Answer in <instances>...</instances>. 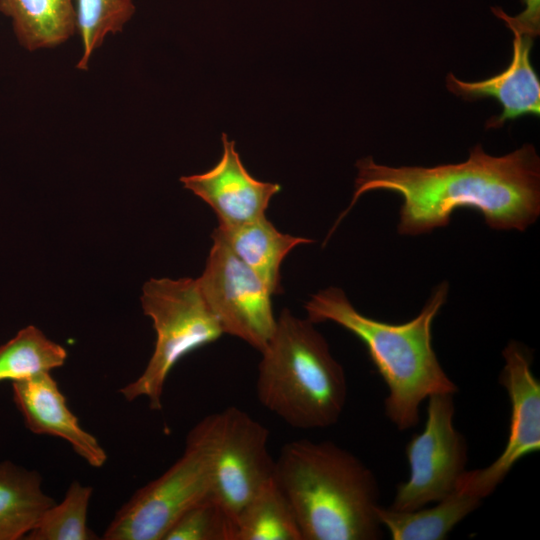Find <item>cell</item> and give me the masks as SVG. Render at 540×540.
Segmentation results:
<instances>
[{"instance_id":"6da1fadb","label":"cell","mask_w":540,"mask_h":540,"mask_svg":"<svg viewBox=\"0 0 540 540\" xmlns=\"http://www.w3.org/2000/svg\"><path fill=\"white\" fill-rule=\"evenodd\" d=\"M358 174L348 208L361 195L386 190L403 198L398 232L419 235L449 224L458 208L479 211L496 230L524 231L540 214V159L531 144L505 155L487 154L481 144L469 151L466 161L434 167H390L372 157L357 161Z\"/></svg>"},{"instance_id":"7a4b0ae2","label":"cell","mask_w":540,"mask_h":540,"mask_svg":"<svg viewBox=\"0 0 540 540\" xmlns=\"http://www.w3.org/2000/svg\"><path fill=\"white\" fill-rule=\"evenodd\" d=\"M448 290L446 281L440 283L420 313L401 324L363 315L337 287L319 291L305 304L311 322H335L365 345L388 387L385 414L400 431L419 423L423 400L433 394L457 392L456 384L443 370L432 346V324L447 300Z\"/></svg>"},{"instance_id":"3957f363","label":"cell","mask_w":540,"mask_h":540,"mask_svg":"<svg viewBox=\"0 0 540 540\" xmlns=\"http://www.w3.org/2000/svg\"><path fill=\"white\" fill-rule=\"evenodd\" d=\"M274 479L287 497L302 540H376L380 491L373 472L332 441L286 443Z\"/></svg>"},{"instance_id":"277c9868","label":"cell","mask_w":540,"mask_h":540,"mask_svg":"<svg viewBox=\"0 0 540 540\" xmlns=\"http://www.w3.org/2000/svg\"><path fill=\"white\" fill-rule=\"evenodd\" d=\"M260 353L256 391L267 410L297 429L337 423L347 400L346 375L313 322L283 309Z\"/></svg>"},{"instance_id":"5b68a950","label":"cell","mask_w":540,"mask_h":540,"mask_svg":"<svg viewBox=\"0 0 540 540\" xmlns=\"http://www.w3.org/2000/svg\"><path fill=\"white\" fill-rule=\"evenodd\" d=\"M140 300L144 314L153 322L155 347L142 374L120 393L128 401L145 397L151 409L160 410L166 379L176 363L224 333L197 279L151 278L143 285Z\"/></svg>"},{"instance_id":"8992f818","label":"cell","mask_w":540,"mask_h":540,"mask_svg":"<svg viewBox=\"0 0 540 540\" xmlns=\"http://www.w3.org/2000/svg\"><path fill=\"white\" fill-rule=\"evenodd\" d=\"M212 493L207 420L188 433L182 456L160 477L138 489L106 528V540H163L174 522Z\"/></svg>"},{"instance_id":"52a82bcc","label":"cell","mask_w":540,"mask_h":540,"mask_svg":"<svg viewBox=\"0 0 540 540\" xmlns=\"http://www.w3.org/2000/svg\"><path fill=\"white\" fill-rule=\"evenodd\" d=\"M454 394L429 396L423 430L406 444L410 474L401 482L390 508L411 511L435 503L457 490L466 471L467 443L453 423Z\"/></svg>"},{"instance_id":"ba28073f","label":"cell","mask_w":540,"mask_h":540,"mask_svg":"<svg viewBox=\"0 0 540 540\" xmlns=\"http://www.w3.org/2000/svg\"><path fill=\"white\" fill-rule=\"evenodd\" d=\"M205 417L212 455L211 496L236 522L255 493L274 478L269 431L234 406Z\"/></svg>"},{"instance_id":"9c48e42d","label":"cell","mask_w":540,"mask_h":540,"mask_svg":"<svg viewBox=\"0 0 540 540\" xmlns=\"http://www.w3.org/2000/svg\"><path fill=\"white\" fill-rule=\"evenodd\" d=\"M213 245L197 282L224 334L261 351L272 337L277 318L272 293L214 230Z\"/></svg>"},{"instance_id":"30bf717a","label":"cell","mask_w":540,"mask_h":540,"mask_svg":"<svg viewBox=\"0 0 540 540\" xmlns=\"http://www.w3.org/2000/svg\"><path fill=\"white\" fill-rule=\"evenodd\" d=\"M502 355L499 383L506 389L511 405L505 448L489 466L465 471L457 487L482 500L494 492L520 459L540 449V382L531 370L532 352L510 341Z\"/></svg>"},{"instance_id":"8fae6325","label":"cell","mask_w":540,"mask_h":540,"mask_svg":"<svg viewBox=\"0 0 540 540\" xmlns=\"http://www.w3.org/2000/svg\"><path fill=\"white\" fill-rule=\"evenodd\" d=\"M492 11L514 35L509 65L501 73L475 82L462 81L449 73L446 86L450 92L466 101L487 97L496 99L502 107V113L490 118L486 128H499L507 120L527 114H540V81L530 59L533 41L540 27L522 23L500 8L493 7Z\"/></svg>"},{"instance_id":"7c38bea8","label":"cell","mask_w":540,"mask_h":540,"mask_svg":"<svg viewBox=\"0 0 540 540\" xmlns=\"http://www.w3.org/2000/svg\"><path fill=\"white\" fill-rule=\"evenodd\" d=\"M223 152L210 170L180 178L184 188L206 202L216 213L219 226L234 227L265 215L277 183L260 181L245 168L235 141L222 134Z\"/></svg>"},{"instance_id":"4fadbf2b","label":"cell","mask_w":540,"mask_h":540,"mask_svg":"<svg viewBox=\"0 0 540 540\" xmlns=\"http://www.w3.org/2000/svg\"><path fill=\"white\" fill-rule=\"evenodd\" d=\"M12 390L14 402L31 432L59 437L92 467L104 465L105 450L80 426L51 373L12 382Z\"/></svg>"},{"instance_id":"5bb4252c","label":"cell","mask_w":540,"mask_h":540,"mask_svg":"<svg viewBox=\"0 0 540 540\" xmlns=\"http://www.w3.org/2000/svg\"><path fill=\"white\" fill-rule=\"evenodd\" d=\"M215 231L233 253L266 284L272 295L280 294V267L292 249L313 240L280 232L267 218L234 227L218 226Z\"/></svg>"},{"instance_id":"9a60e30c","label":"cell","mask_w":540,"mask_h":540,"mask_svg":"<svg viewBox=\"0 0 540 540\" xmlns=\"http://www.w3.org/2000/svg\"><path fill=\"white\" fill-rule=\"evenodd\" d=\"M482 501L477 496L457 489L428 508L399 511L380 505L377 516L393 540H442Z\"/></svg>"},{"instance_id":"2e32d148","label":"cell","mask_w":540,"mask_h":540,"mask_svg":"<svg viewBox=\"0 0 540 540\" xmlns=\"http://www.w3.org/2000/svg\"><path fill=\"white\" fill-rule=\"evenodd\" d=\"M41 480L36 471L0 463V540L24 538L55 504L42 490Z\"/></svg>"},{"instance_id":"e0dca14e","label":"cell","mask_w":540,"mask_h":540,"mask_svg":"<svg viewBox=\"0 0 540 540\" xmlns=\"http://www.w3.org/2000/svg\"><path fill=\"white\" fill-rule=\"evenodd\" d=\"M20 44L30 51L65 42L75 31L72 0H0Z\"/></svg>"},{"instance_id":"ac0fdd59","label":"cell","mask_w":540,"mask_h":540,"mask_svg":"<svg viewBox=\"0 0 540 540\" xmlns=\"http://www.w3.org/2000/svg\"><path fill=\"white\" fill-rule=\"evenodd\" d=\"M235 540H302L293 509L274 478L240 511Z\"/></svg>"},{"instance_id":"d6986e66","label":"cell","mask_w":540,"mask_h":540,"mask_svg":"<svg viewBox=\"0 0 540 540\" xmlns=\"http://www.w3.org/2000/svg\"><path fill=\"white\" fill-rule=\"evenodd\" d=\"M66 349L29 325L0 346V382L35 378L64 365Z\"/></svg>"},{"instance_id":"ffe728a7","label":"cell","mask_w":540,"mask_h":540,"mask_svg":"<svg viewBox=\"0 0 540 540\" xmlns=\"http://www.w3.org/2000/svg\"><path fill=\"white\" fill-rule=\"evenodd\" d=\"M93 488L73 481L60 504H53L26 536L29 540H89L97 537L87 527Z\"/></svg>"},{"instance_id":"44dd1931","label":"cell","mask_w":540,"mask_h":540,"mask_svg":"<svg viewBox=\"0 0 540 540\" xmlns=\"http://www.w3.org/2000/svg\"><path fill=\"white\" fill-rule=\"evenodd\" d=\"M76 26L82 41V56L77 68L88 61L104 38L124 27L134 14L133 0H76Z\"/></svg>"},{"instance_id":"7402d4cb","label":"cell","mask_w":540,"mask_h":540,"mask_svg":"<svg viewBox=\"0 0 540 540\" xmlns=\"http://www.w3.org/2000/svg\"><path fill=\"white\" fill-rule=\"evenodd\" d=\"M236 522L210 495L186 510L163 540H235Z\"/></svg>"}]
</instances>
